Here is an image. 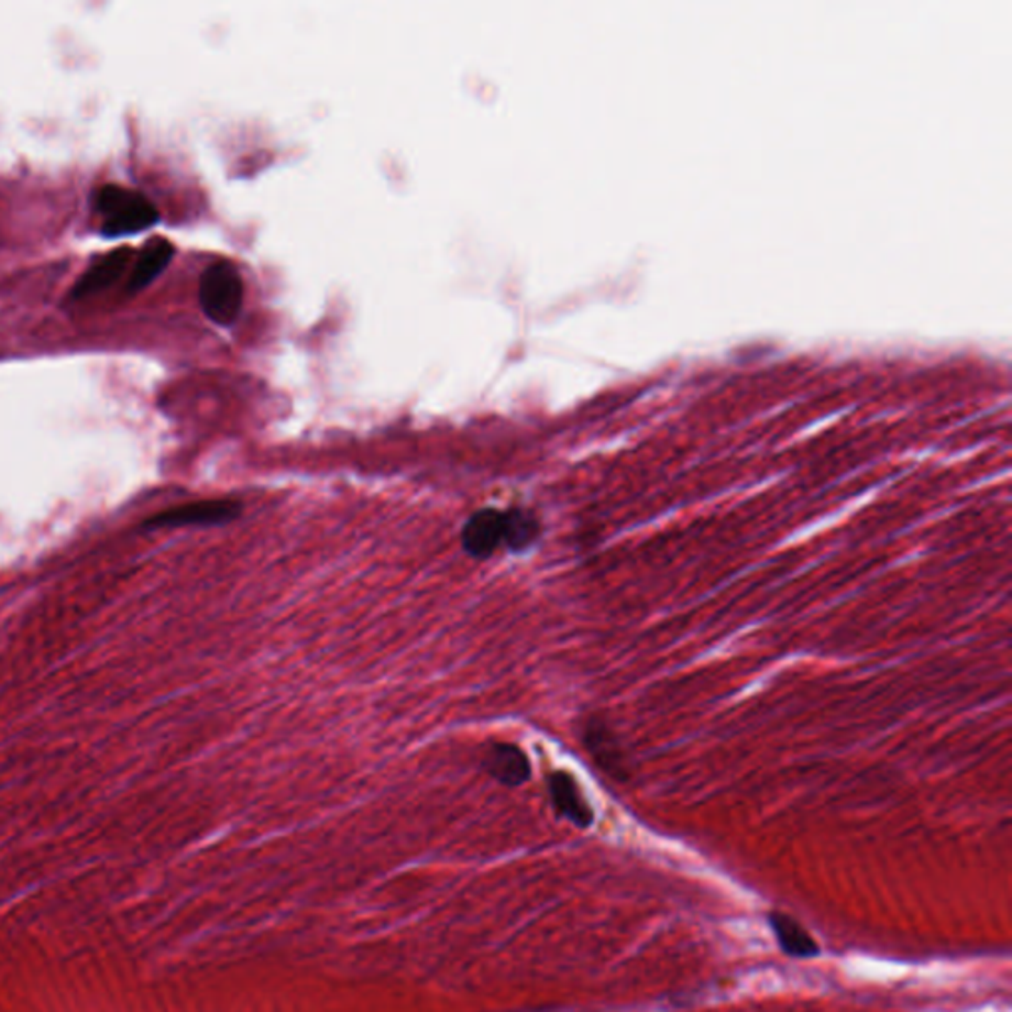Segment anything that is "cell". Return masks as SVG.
<instances>
[{
	"label": "cell",
	"instance_id": "cell-1",
	"mask_svg": "<svg viewBox=\"0 0 1012 1012\" xmlns=\"http://www.w3.org/2000/svg\"><path fill=\"white\" fill-rule=\"evenodd\" d=\"M94 208L101 216L106 238L139 234L158 222V210L145 195L123 186L106 185L94 196Z\"/></svg>",
	"mask_w": 1012,
	"mask_h": 1012
},
{
	"label": "cell",
	"instance_id": "cell-2",
	"mask_svg": "<svg viewBox=\"0 0 1012 1012\" xmlns=\"http://www.w3.org/2000/svg\"><path fill=\"white\" fill-rule=\"evenodd\" d=\"M200 307L210 321L230 327L244 309V279L234 263L218 260L206 267L198 287Z\"/></svg>",
	"mask_w": 1012,
	"mask_h": 1012
},
{
	"label": "cell",
	"instance_id": "cell-3",
	"mask_svg": "<svg viewBox=\"0 0 1012 1012\" xmlns=\"http://www.w3.org/2000/svg\"><path fill=\"white\" fill-rule=\"evenodd\" d=\"M242 515V505L235 501H198L175 506L146 520V528H180V526H222Z\"/></svg>",
	"mask_w": 1012,
	"mask_h": 1012
},
{
	"label": "cell",
	"instance_id": "cell-4",
	"mask_svg": "<svg viewBox=\"0 0 1012 1012\" xmlns=\"http://www.w3.org/2000/svg\"><path fill=\"white\" fill-rule=\"evenodd\" d=\"M506 510L483 508L471 516L461 532V544L471 558L487 560L505 546Z\"/></svg>",
	"mask_w": 1012,
	"mask_h": 1012
},
{
	"label": "cell",
	"instance_id": "cell-5",
	"mask_svg": "<svg viewBox=\"0 0 1012 1012\" xmlns=\"http://www.w3.org/2000/svg\"><path fill=\"white\" fill-rule=\"evenodd\" d=\"M548 789L556 811L575 827L587 828L594 823V811L570 773L554 771L548 779Z\"/></svg>",
	"mask_w": 1012,
	"mask_h": 1012
},
{
	"label": "cell",
	"instance_id": "cell-6",
	"mask_svg": "<svg viewBox=\"0 0 1012 1012\" xmlns=\"http://www.w3.org/2000/svg\"><path fill=\"white\" fill-rule=\"evenodd\" d=\"M483 768L491 778L508 788H518L530 779V761L515 744H491L483 759Z\"/></svg>",
	"mask_w": 1012,
	"mask_h": 1012
},
{
	"label": "cell",
	"instance_id": "cell-7",
	"mask_svg": "<svg viewBox=\"0 0 1012 1012\" xmlns=\"http://www.w3.org/2000/svg\"><path fill=\"white\" fill-rule=\"evenodd\" d=\"M131 260H133V252L129 248H121L116 252L101 255L89 265L88 272L84 273L81 279L76 283L72 297L84 299V297L108 289L125 273L127 265L131 263Z\"/></svg>",
	"mask_w": 1012,
	"mask_h": 1012
},
{
	"label": "cell",
	"instance_id": "cell-8",
	"mask_svg": "<svg viewBox=\"0 0 1012 1012\" xmlns=\"http://www.w3.org/2000/svg\"><path fill=\"white\" fill-rule=\"evenodd\" d=\"M173 255H175V248L165 238H156L153 242H148L145 245V250L139 255L135 267L131 272V277L127 282L129 293L141 292V289H145L148 283L155 282L156 277L165 272V267L173 260Z\"/></svg>",
	"mask_w": 1012,
	"mask_h": 1012
},
{
	"label": "cell",
	"instance_id": "cell-9",
	"mask_svg": "<svg viewBox=\"0 0 1012 1012\" xmlns=\"http://www.w3.org/2000/svg\"><path fill=\"white\" fill-rule=\"evenodd\" d=\"M584 741L600 768L605 769L607 773H612L615 778H622V771H624L622 750H619V744L615 740L614 734L605 726L604 722L597 721V718H592V721L587 722L585 724Z\"/></svg>",
	"mask_w": 1012,
	"mask_h": 1012
},
{
	"label": "cell",
	"instance_id": "cell-10",
	"mask_svg": "<svg viewBox=\"0 0 1012 1012\" xmlns=\"http://www.w3.org/2000/svg\"><path fill=\"white\" fill-rule=\"evenodd\" d=\"M769 925L778 937L781 949L791 957H815L818 955V945L801 925L781 912L769 914Z\"/></svg>",
	"mask_w": 1012,
	"mask_h": 1012
},
{
	"label": "cell",
	"instance_id": "cell-11",
	"mask_svg": "<svg viewBox=\"0 0 1012 1012\" xmlns=\"http://www.w3.org/2000/svg\"><path fill=\"white\" fill-rule=\"evenodd\" d=\"M542 535L540 520L530 510L525 508H508L506 510V538L505 546L510 552H525Z\"/></svg>",
	"mask_w": 1012,
	"mask_h": 1012
}]
</instances>
